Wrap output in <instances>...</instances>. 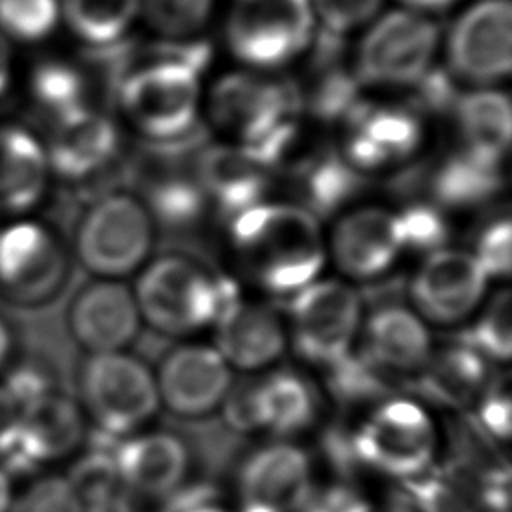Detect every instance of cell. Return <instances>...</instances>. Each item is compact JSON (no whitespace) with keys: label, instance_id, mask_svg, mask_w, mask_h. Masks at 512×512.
I'll return each mask as SVG.
<instances>
[{"label":"cell","instance_id":"34","mask_svg":"<svg viewBox=\"0 0 512 512\" xmlns=\"http://www.w3.org/2000/svg\"><path fill=\"white\" fill-rule=\"evenodd\" d=\"M496 164L484 162L470 152L448 160L434 178V194L442 204L468 206L496 190Z\"/></svg>","mask_w":512,"mask_h":512},{"label":"cell","instance_id":"24","mask_svg":"<svg viewBox=\"0 0 512 512\" xmlns=\"http://www.w3.org/2000/svg\"><path fill=\"white\" fill-rule=\"evenodd\" d=\"M46 144L26 126L0 124V218H24L44 198L50 180Z\"/></svg>","mask_w":512,"mask_h":512},{"label":"cell","instance_id":"35","mask_svg":"<svg viewBox=\"0 0 512 512\" xmlns=\"http://www.w3.org/2000/svg\"><path fill=\"white\" fill-rule=\"evenodd\" d=\"M296 174L302 180L306 194V210L314 216L316 212H330L340 206L354 192V168L336 158H320L312 162L296 164Z\"/></svg>","mask_w":512,"mask_h":512},{"label":"cell","instance_id":"32","mask_svg":"<svg viewBox=\"0 0 512 512\" xmlns=\"http://www.w3.org/2000/svg\"><path fill=\"white\" fill-rule=\"evenodd\" d=\"M470 326L462 334V344L480 354L486 362H508L512 354V302L510 290L500 288L484 300Z\"/></svg>","mask_w":512,"mask_h":512},{"label":"cell","instance_id":"19","mask_svg":"<svg viewBox=\"0 0 512 512\" xmlns=\"http://www.w3.org/2000/svg\"><path fill=\"white\" fill-rule=\"evenodd\" d=\"M68 332L88 354L124 352L140 332L142 318L132 288L122 280L94 278L66 310Z\"/></svg>","mask_w":512,"mask_h":512},{"label":"cell","instance_id":"52","mask_svg":"<svg viewBox=\"0 0 512 512\" xmlns=\"http://www.w3.org/2000/svg\"><path fill=\"white\" fill-rule=\"evenodd\" d=\"M410 10H436L448 6L452 0H402Z\"/></svg>","mask_w":512,"mask_h":512},{"label":"cell","instance_id":"1","mask_svg":"<svg viewBox=\"0 0 512 512\" xmlns=\"http://www.w3.org/2000/svg\"><path fill=\"white\" fill-rule=\"evenodd\" d=\"M230 244L244 276L282 298L318 280L328 260L318 218L290 202L262 200L230 218Z\"/></svg>","mask_w":512,"mask_h":512},{"label":"cell","instance_id":"3","mask_svg":"<svg viewBox=\"0 0 512 512\" xmlns=\"http://www.w3.org/2000/svg\"><path fill=\"white\" fill-rule=\"evenodd\" d=\"M132 292L140 318L150 328L168 336H192L212 328L238 286L192 258L164 254L138 270Z\"/></svg>","mask_w":512,"mask_h":512},{"label":"cell","instance_id":"43","mask_svg":"<svg viewBox=\"0 0 512 512\" xmlns=\"http://www.w3.org/2000/svg\"><path fill=\"white\" fill-rule=\"evenodd\" d=\"M382 0H310L314 16L332 34H342L366 24L378 12Z\"/></svg>","mask_w":512,"mask_h":512},{"label":"cell","instance_id":"44","mask_svg":"<svg viewBox=\"0 0 512 512\" xmlns=\"http://www.w3.org/2000/svg\"><path fill=\"white\" fill-rule=\"evenodd\" d=\"M418 512H476L454 486L424 474L404 484Z\"/></svg>","mask_w":512,"mask_h":512},{"label":"cell","instance_id":"2","mask_svg":"<svg viewBox=\"0 0 512 512\" xmlns=\"http://www.w3.org/2000/svg\"><path fill=\"white\" fill-rule=\"evenodd\" d=\"M204 60V46L172 44L158 58L128 70L118 82L126 118L152 142L182 138L198 116V72Z\"/></svg>","mask_w":512,"mask_h":512},{"label":"cell","instance_id":"5","mask_svg":"<svg viewBox=\"0 0 512 512\" xmlns=\"http://www.w3.org/2000/svg\"><path fill=\"white\" fill-rule=\"evenodd\" d=\"M154 244V218L126 192L98 198L78 220L72 252L94 278L122 280L138 272Z\"/></svg>","mask_w":512,"mask_h":512},{"label":"cell","instance_id":"14","mask_svg":"<svg viewBox=\"0 0 512 512\" xmlns=\"http://www.w3.org/2000/svg\"><path fill=\"white\" fill-rule=\"evenodd\" d=\"M232 372L212 344L182 342L154 372L160 406L180 418H204L220 410L234 384Z\"/></svg>","mask_w":512,"mask_h":512},{"label":"cell","instance_id":"28","mask_svg":"<svg viewBox=\"0 0 512 512\" xmlns=\"http://www.w3.org/2000/svg\"><path fill=\"white\" fill-rule=\"evenodd\" d=\"M488 362L462 342L432 350L414 374L418 394L442 408H468L488 384Z\"/></svg>","mask_w":512,"mask_h":512},{"label":"cell","instance_id":"11","mask_svg":"<svg viewBox=\"0 0 512 512\" xmlns=\"http://www.w3.org/2000/svg\"><path fill=\"white\" fill-rule=\"evenodd\" d=\"M438 28L416 10H394L376 20L362 38L356 72L368 84H416L428 74Z\"/></svg>","mask_w":512,"mask_h":512},{"label":"cell","instance_id":"29","mask_svg":"<svg viewBox=\"0 0 512 512\" xmlns=\"http://www.w3.org/2000/svg\"><path fill=\"white\" fill-rule=\"evenodd\" d=\"M510 118L508 98L490 88L468 92L456 102V120L466 152L490 164H498L510 144Z\"/></svg>","mask_w":512,"mask_h":512},{"label":"cell","instance_id":"16","mask_svg":"<svg viewBox=\"0 0 512 512\" xmlns=\"http://www.w3.org/2000/svg\"><path fill=\"white\" fill-rule=\"evenodd\" d=\"M312 488L308 454L288 440H274L244 460L236 512H300Z\"/></svg>","mask_w":512,"mask_h":512},{"label":"cell","instance_id":"31","mask_svg":"<svg viewBox=\"0 0 512 512\" xmlns=\"http://www.w3.org/2000/svg\"><path fill=\"white\" fill-rule=\"evenodd\" d=\"M142 0H60V18L82 42L114 46L130 28Z\"/></svg>","mask_w":512,"mask_h":512},{"label":"cell","instance_id":"49","mask_svg":"<svg viewBox=\"0 0 512 512\" xmlns=\"http://www.w3.org/2000/svg\"><path fill=\"white\" fill-rule=\"evenodd\" d=\"M174 512H234L226 506H222L216 500H208V498H196V500H188L182 506H178Z\"/></svg>","mask_w":512,"mask_h":512},{"label":"cell","instance_id":"46","mask_svg":"<svg viewBox=\"0 0 512 512\" xmlns=\"http://www.w3.org/2000/svg\"><path fill=\"white\" fill-rule=\"evenodd\" d=\"M20 404L8 392L0 380V458H10L18 438L20 426Z\"/></svg>","mask_w":512,"mask_h":512},{"label":"cell","instance_id":"42","mask_svg":"<svg viewBox=\"0 0 512 512\" xmlns=\"http://www.w3.org/2000/svg\"><path fill=\"white\" fill-rule=\"evenodd\" d=\"M512 228L506 218L492 222L486 226L472 250L480 268L488 276V280H506L510 276V260H512Z\"/></svg>","mask_w":512,"mask_h":512},{"label":"cell","instance_id":"51","mask_svg":"<svg viewBox=\"0 0 512 512\" xmlns=\"http://www.w3.org/2000/svg\"><path fill=\"white\" fill-rule=\"evenodd\" d=\"M370 512H418V508L414 506L410 496H406V498H392L380 508H370Z\"/></svg>","mask_w":512,"mask_h":512},{"label":"cell","instance_id":"47","mask_svg":"<svg viewBox=\"0 0 512 512\" xmlns=\"http://www.w3.org/2000/svg\"><path fill=\"white\" fill-rule=\"evenodd\" d=\"M14 44L0 34V98L10 90L14 82Z\"/></svg>","mask_w":512,"mask_h":512},{"label":"cell","instance_id":"30","mask_svg":"<svg viewBox=\"0 0 512 512\" xmlns=\"http://www.w3.org/2000/svg\"><path fill=\"white\" fill-rule=\"evenodd\" d=\"M82 512H136V496L118 474L112 452L92 450L66 474Z\"/></svg>","mask_w":512,"mask_h":512},{"label":"cell","instance_id":"39","mask_svg":"<svg viewBox=\"0 0 512 512\" xmlns=\"http://www.w3.org/2000/svg\"><path fill=\"white\" fill-rule=\"evenodd\" d=\"M0 380L20 404V408L60 388L48 364L30 356H14V360L0 374Z\"/></svg>","mask_w":512,"mask_h":512},{"label":"cell","instance_id":"20","mask_svg":"<svg viewBox=\"0 0 512 512\" xmlns=\"http://www.w3.org/2000/svg\"><path fill=\"white\" fill-rule=\"evenodd\" d=\"M512 14L508 0H480L454 22L448 38L452 70L470 82L490 84L510 72Z\"/></svg>","mask_w":512,"mask_h":512},{"label":"cell","instance_id":"15","mask_svg":"<svg viewBox=\"0 0 512 512\" xmlns=\"http://www.w3.org/2000/svg\"><path fill=\"white\" fill-rule=\"evenodd\" d=\"M296 96L288 86L256 74H230L210 96L212 120L250 150L264 146L290 122Z\"/></svg>","mask_w":512,"mask_h":512},{"label":"cell","instance_id":"40","mask_svg":"<svg viewBox=\"0 0 512 512\" xmlns=\"http://www.w3.org/2000/svg\"><path fill=\"white\" fill-rule=\"evenodd\" d=\"M400 236L404 252H424L430 254L444 248L448 238V228L444 218L430 206H412L398 214Z\"/></svg>","mask_w":512,"mask_h":512},{"label":"cell","instance_id":"26","mask_svg":"<svg viewBox=\"0 0 512 512\" xmlns=\"http://www.w3.org/2000/svg\"><path fill=\"white\" fill-rule=\"evenodd\" d=\"M116 144V128L104 114L92 108L78 110L56 122L46 144L50 172L68 180H82L114 156Z\"/></svg>","mask_w":512,"mask_h":512},{"label":"cell","instance_id":"13","mask_svg":"<svg viewBox=\"0 0 512 512\" xmlns=\"http://www.w3.org/2000/svg\"><path fill=\"white\" fill-rule=\"evenodd\" d=\"M194 146V144H192ZM184 138L154 142L134 160L142 202L166 226L192 224L206 202L198 178V154Z\"/></svg>","mask_w":512,"mask_h":512},{"label":"cell","instance_id":"8","mask_svg":"<svg viewBox=\"0 0 512 512\" xmlns=\"http://www.w3.org/2000/svg\"><path fill=\"white\" fill-rule=\"evenodd\" d=\"M70 256L60 236L30 216L0 226V296L38 308L54 300L68 280Z\"/></svg>","mask_w":512,"mask_h":512},{"label":"cell","instance_id":"17","mask_svg":"<svg viewBox=\"0 0 512 512\" xmlns=\"http://www.w3.org/2000/svg\"><path fill=\"white\" fill-rule=\"evenodd\" d=\"M214 328V348L232 370L266 372L288 346L282 314L264 300L234 292L222 306Z\"/></svg>","mask_w":512,"mask_h":512},{"label":"cell","instance_id":"12","mask_svg":"<svg viewBox=\"0 0 512 512\" xmlns=\"http://www.w3.org/2000/svg\"><path fill=\"white\" fill-rule=\"evenodd\" d=\"M490 280L470 250L438 248L416 266L408 296L412 310L436 326L468 322L486 300Z\"/></svg>","mask_w":512,"mask_h":512},{"label":"cell","instance_id":"23","mask_svg":"<svg viewBox=\"0 0 512 512\" xmlns=\"http://www.w3.org/2000/svg\"><path fill=\"white\" fill-rule=\"evenodd\" d=\"M360 352L384 374H416L432 354L428 324L406 306L372 310L360 328Z\"/></svg>","mask_w":512,"mask_h":512},{"label":"cell","instance_id":"37","mask_svg":"<svg viewBox=\"0 0 512 512\" xmlns=\"http://www.w3.org/2000/svg\"><path fill=\"white\" fill-rule=\"evenodd\" d=\"M10 512H82V506L66 474L38 472L16 486Z\"/></svg>","mask_w":512,"mask_h":512},{"label":"cell","instance_id":"9","mask_svg":"<svg viewBox=\"0 0 512 512\" xmlns=\"http://www.w3.org/2000/svg\"><path fill=\"white\" fill-rule=\"evenodd\" d=\"M318 408V392L310 380L286 368L232 384L220 406L236 432H266L276 440L306 432L316 422Z\"/></svg>","mask_w":512,"mask_h":512},{"label":"cell","instance_id":"25","mask_svg":"<svg viewBox=\"0 0 512 512\" xmlns=\"http://www.w3.org/2000/svg\"><path fill=\"white\" fill-rule=\"evenodd\" d=\"M270 168L246 146H208L198 156V178L206 200L230 218L262 202Z\"/></svg>","mask_w":512,"mask_h":512},{"label":"cell","instance_id":"45","mask_svg":"<svg viewBox=\"0 0 512 512\" xmlns=\"http://www.w3.org/2000/svg\"><path fill=\"white\" fill-rule=\"evenodd\" d=\"M370 502L344 486H334L318 492L312 488L300 512H370Z\"/></svg>","mask_w":512,"mask_h":512},{"label":"cell","instance_id":"48","mask_svg":"<svg viewBox=\"0 0 512 512\" xmlns=\"http://www.w3.org/2000/svg\"><path fill=\"white\" fill-rule=\"evenodd\" d=\"M14 330L10 322L0 314V374L14 360Z\"/></svg>","mask_w":512,"mask_h":512},{"label":"cell","instance_id":"21","mask_svg":"<svg viewBox=\"0 0 512 512\" xmlns=\"http://www.w3.org/2000/svg\"><path fill=\"white\" fill-rule=\"evenodd\" d=\"M86 432V416L62 388L22 406L12 460L22 466H52L76 454Z\"/></svg>","mask_w":512,"mask_h":512},{"label":"cell","instance_id":"7","mask_svg":"<svg viewBox=\"0 0 512 512\" xmlns=\"http://www.w3.org/2000/svg\"><path fill=\"white\" fill-rule=\"evenodd\" d=\"M364 320L362 298L342 278H318L290 296L286 334L296 354L320 368H330L346 358Z\"/></svg>","mask_w":512,"mask_h":512},{"label":"cell","instance_id":"4","mask_svg":"<svg viewBox=\"0 0 512 512\" xmlns=\"http://www.w3.org/2000/svg\"><path fill=\"white\" fill-rule=\"evenodd\" d=\"M438 448L440 434L428 408L406 396L376 402L352 432V456L402 484L428 474Z\"/></svg>","mask_w":512,"mask_h":512},{"label":"cell","instance_id":"6","mask_svg":"<svg viewBox=\"0 0 512 512\" xmlns=\"http://www.w3.org/2000/svg\"><path fill=\"white\" fill-rule=\"evenodd\" d=\"M78 404L106 436L140 432L158 412L154 372L128 352L88 354L78 370Z\"/></svg>","mask_w":512,"mask_h":512},{"label":"cell","instance_id":"22","mask_svg":"<svg viewBox=\"0 0 512 512\" xmlns=\"http://www.w3.org/2000/svg\"><path fill=\"white\" fill-rule=\"evenodd\" d=\"M116 468L136 498L164 500L174 496L190 470L186 444L172 432H136L112 452Z\"/></svg>","mask_w":512,"mask_h":512},{"label":"cell","instance_id":"27","mask_svg":"<svg viewBox=\"0 0 512 512\" xmlns=\"http://www.w3.org/2000/svg\"><path fill=\"white\" fill-rule=\"evenodd\" d=\"M420 140L414 114L400 108L354 110L348 136V164L374 170L406 158Z\"/></svg>","mask_w":512,"mask_h":512},{"label":"cell","instance_id":"38","mask_svg":"<svg viewBox=\"0 0 512 512\" xmlns=\"http://www.w3.org/2000/svg\"><path fill=\"white\" fill-rule=\"evenodd\" d=\"M214 0H142L148 22L164 36L184 38L198 32L210 12Z\"/></svg>","mask_w":512,"mask_h":512},{"label":"cell","instance_id":"41","mask_svg":"<svg viewBox=\"0 0 512 512\" xmlns=\"http://www.w3.org/2000/svg\"><path fill=\"white\" fill-rule=\"evenodd\" d=\"M472 406L474 418L484 436L496 442H506L510 438V394L506 376L500 380H488Z\"/></svg>","mask_w":512,"mask_h":512},{"label":"cell","instance_id":"18","mask_svg":"<svg viewBox=\"0 0 512 512\" xmlns=\"http://www.w3.org/2000/svg\"><path fill=\"white\" fill-rule=\"evenodd\" d=\"M404 252L398 214L368 206L338 218L326 240L328 260L342 280L370 282L386 276Z\"/></svg>","mask_w":512,"mask_h":512},{"label":"cell","instance_id":"50","mask_svg":"<svg viewBox=\"0 0 512 512\" xmlns=\"http://www.w3.org/2000/svg\"><path fill=\"white\" fill-rule=\"evenodd\" d=\"M14 490L16 484L12 480V474L4 466H0V512H10Z\"/></svg>","mask_w":512,"mask_h":512},{"label":"cell","instance_id":"36","mask_svg":"<svg viewBox=\"0 0 512 512\" xmlns=\"http://www.w3.org/2000/svg\"><path fill=\"white\" fill-rule=\"evenodd\" d=\"M60 22V0H0V34L12 44L42 42Z\"/></svg>","mask_w":512,"mask_h":512},{"label":"cell","instance_id":"10","mask_svg":"<svg viewBox=\"0 0 512 512\" xmlns=\"http://www.w3.org/2000/svg\"><path fill=\"white\" fill-rule=\"evenodd\" d=\"M312 26L310 0H234L226 38L244 64L276 68L306 48Z\"/></svg>","mask_w":512,"mask_h":512},{"label":"cell","instance_id":"33","mask_svg":"<svg viewBox=\"0 0 512 512\" xmlns=\"http://www.w3.org/2000/svg\"><path fill=\"white\" fill-rule=\"evenodd\" d=\"M30 92L36 104L52 114L56 122L88 108L84 102L86 80L80 68L66 62L48 60L38 64L30 76Z\"/></svg>","mask_w":512,"mask_h":512}]
</instances>
